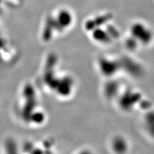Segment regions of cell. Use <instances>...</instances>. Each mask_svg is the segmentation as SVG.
<instances>
[{"label":"cell","instance_id":"obj_4","mask_svg":"<svg viewBox=\"0 0 154 154\" xmlns=\"http://www.w3.org/2000/svg\"><path fill=\"white\" fill-rule=\"evenodd\" d=\"M131 36L140 45H148L153 38V32L146 25L141 23L133 24L131 28Z\"/></svg>","mask_w":154,"mask_h":154},{"label":"cell","instance_id":"obj_3","mask_svg":"<svg viewBox=\"0 0 154 154\" xmlns=\"http://www.w3.org/2000/svg\"><path fill=\"white\" fill-rule=\"evenodd\" d=\"M54 18L57 23L52 21L51 23H45L41 32L40 38L43 42H51L57 38L61 37L73 25V17L72 14L66 10H61L55 14Z\"/></svg>","mask_w":154,"mask_h":154},{"label":"cell","instance_id":"obj_1","mask_svg":"<svg viewBox=\"0 0 154 154\" xmlns=\"http://www.w3.org/2000/svg\"><path fill=\"white\" fill-rule=\"evenodd\" d=\"M14 112L19 121L28 127H41L47 122V113L37 89L30 83L25 84L19 90Z\"/></svg>","mask_w":154,"mask_h":154},{"label":"cell","instance_id":"obj_5","mask_svg":"<svg viewBox=\"0 0 154 154\" xmlns=\"http://www.w3.org/2000/svg\"><path fill=\"white\" fill-rule=\"evenodd\" d=\"M98 67L102 75L107 77H112L119 71L121 64L115 60L102 57L98 60Z\"/></svg>","mask_w":154,"mask_h":154},{"label":"cell","instance_id":"obj_2","mask_svg":"<svg viewBox=\"0 0 154 154\" xmlns=\"http://www.w3.org/2000/svg\"><path fill=\"white\" fill-rule=\"evenodd\" d=\"M58 59L53 62L46 60L39 77L42 88L56 98L66 100L71 97L76 86L74 78L71 75L58 69Z\"/></svg>","mask_w":154,"mask_h":154},{"label":"cell","instance_id":"obj_6","mask_svg":"<svg viewBox=\"0 0 154 154\" xmlns=\"http://www.w3.org/2000/svg\"><path fill=\"white\" fill-rule=\"evenodd\" d=\"M112 149L116 152L124 153L127 150L128 144L125 139L122 137H114L112 142Z\"/></svg>","mask_w":154,"mask_h":154}]
</instances>
